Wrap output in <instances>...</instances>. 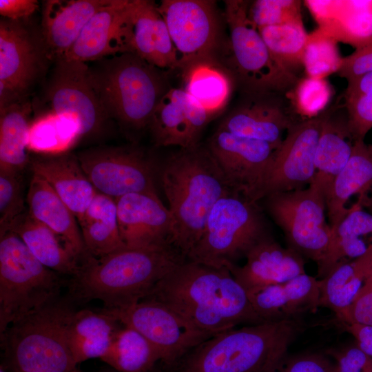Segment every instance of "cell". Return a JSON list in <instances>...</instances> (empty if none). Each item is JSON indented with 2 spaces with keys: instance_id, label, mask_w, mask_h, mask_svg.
Returning a JSON list of instances; mask_svg holds the SVG:
<instances>
[{
  "instance_id": "obj_1",
  "label": "cell",
  "mask_w": 372,
  "mask_h": 372,
  "mask_svg": "<svg viewBox=\"0 0 372 372\" xmlns=\"http://www.w3.org/2000/svg\"><path fill=\"white\" fill-rule=\"evenodd\" d=\"M143 300L164 304L192 327L209 335L240 324L265 322L227 268L187 260L163 277Z\"/></svg>"
},
{
  "instance_id": "obj_2",
  "label": "cell",
  "mask_w": 372,
  "mask_h": 372,
  "mask_svg": "<svg viewBox=\"0 0 372 372\" xmlns=\"http://www.w3.org/2000/svg\"><path fill=\"white\" fill-rule=\"evenodd\" d=\"M186 260L174 247H127L101 258L87 256L68 283L74 303L93 300L105 309L145 298L168 273Z\"/></svg>"
},
{
  "instance_id": "obj_3",
  "label": "cell",
  "mask_w": 372,
  "mask_h": 372,
  "mask_svg": "<svg viewBox=\"0 0 372 372\" xmlns=\"http://www.w3.org/2000/svg\"><path fill=\"white\" fill-rule=\"evenodd\" d=\"M158 180L174 219L172 245L187 260L214 205L233 191L207 147L199 143L159 164Z\"/></svg>"
},
{
  "instance_id": "obj_4",
  "label": "cell",
  "mask_w": 372,
  "mask_h": 372,
  "mask_svg": "<svg viewBox=\"0 0 372 372\" xmlns=\"http://www.w3.org/2000/svg\"><path fill=\"white\" fill-rule=\"evenodd\" d=\"M302 319L232 328L200 343L165 372H273L305 330Z\"/></svg>"
},
{
  "instance_id": "obj_5",
  "label": "cell",
  "mask_w": 372,
  "mask_h": 372,
  "mask_svg": "<svg viewBox=\"0 0 372 372\" xmlns=\"http://www.w3.org/2000/svg\"><path fill=\"white\" fill-rule=\"evenodd\" d=\"M94 62L89 66L91 81L109 118L127 130L148 127L169 90L163 70L130 52Z\"/></svg>"
},
{
  "instance_id": "obj_6",
  "label": "cell",
  "mask_w": 372,
  "mask_h": 372,
  "mask_svg": "<svg viewBox=\"0 0 372 372\" xmlns=\"http://www.w3.org/2000/svg\"><path fill=\"white\" fill-rule=\"evenodd\" d=\"M61 298L10 324L0 334L7 366L14 372H68L76 368L67 337L76 310Z\"/></svg>"
},
{
  "instance_id": "obj_7",
  "label": "cell",
  "mask_w": 372,
  "mask_h": 372,
  "mask_svg": "<svg viewBox=\"0 0 372 372\" xmlns=\"http://www.w3.org/2000/svg\"><path fill=\"white\" fill-rule=\"evenodd\" d=\"M65 285L62 275L40 262L16 233L0 234V334L58 299Z\"/></svg>"
},
{
  "instance_id": "obj_8",
  "label": "cell",
  "mask_w": 372,
  "mask_h": 372,
  "mask_svg": "<svg viewBox=\"0 0 372 372\" xmlns=\"http://www.w3.org/2000/svg\"><path fill=\"white\" fill-rule=\"evenodd\" d=\"M267 236L256 203L232 192L220 198L210 211L187 260L228 269Z\"/></svg>"
},
{
  "instance_id": "obj_9",
  "label": "cell",
  "mask_w": 372,
  "mask_h": 372,
  "mask_svg": "<svg viewBox=\"0 0 372 372\" xmlns=\"http://www.w3.org/2000/svg\"><path fill=\"white\" fill-rule=\"evenodd\" d=\"M249 1H225L224 19L236 76L249 94H277L296 86L299 79L272 57L256 25L248 17Z\"/></svg>"
},
{
  "instance_id": "obj_10",
  "label": "cell",
  "mask_w": 372,
  "mask_h": 372,
  "mask_svg": "<svg viewBox=\"0 0 372 372\" xmlns=\"http://www.w3.org/2000/svg\"><path fill=\"white\" fill-rule=\"evenodd\" d=\"M267 209L282 229L291 248L319 265L332 236L325 218L324 192L314 183L306 189L271 194L266 197Z\"/></svg>"
},
{
  "instance_id": "obj_11",
  "label": "cell",
  "mask_w": 372,
  "mask_h": 372,
  "mask_svg": "<svg viewBox=\"0 0 372 372\" xmlns=\"http://www.w3.org/2000/svg\"><path fill=\"white\" fill-rule=\"evenodd\" d=\"M96 190L114 200L124 195L155 193L159 164L136 146L95 147L76 154Z\"/></svg>"
},
{
  "instance_id": "obj_12",
  "label": "cell",
  "mask_w": 372,
  "mask_h": 372,
  "mask_svg": "<svg viewBox=\"0 0 372 372\" xmlns=\"http://www.w3.org/2000/svg\"><path fill=\"white\" fill-rule=\"evenodd\" d=\"M157 8L164 19L182 72L203 61H217L222 43L221 19L216 1L162 0Z\"/></svg>"
},
{
  "instance_id": "obj_13",
  "label": "cell",
  "mask_w": 372,
  "mask_h": 372,
  "mask_svg": "<svg viewBox=\"0 0 372 372\" xmlns=\"http://www.w3.org/2000/svg\"><path fill=\"white\" fill-rule=\"evenodd\" d=\"M54 63L45 91L48 111L77 122L81 138L102 137L110 118L93 87L89 65L64 59Z\"/></svg>"
},
{
  "instance_id": "obj_14",
  "label": "cell",
  "mask_w": 372,
  "mask_h": 372,
  "mask_svg": "<svg viewBox=\"0 0 372 372\" xmlns=\"http://www.w3.org/2000/svg\"><path fill=\"white\" fill-rule=\"evenodd\" d=\"M50 61L41 35L25 21H0V110L26 99Z\"/></svg>"
},
{
  "instance_id": "obj_15",
  "label": "cell",
  "mask_w": 372,
  "mask_h": 372,
  "mask_svg": "<svg viewBox=\"0 0 372 372\" xmlns=\"http://www.w3.org/2000/svg\"><path fill=\"white\" fill-rule=\"evenodd\" d=\"M102 310L143 335L159 352L160 364L165 369L212 336L194 329L172 310L154 300H143L124 308Z\"/></svg>"
},
{
  "instance_id": "obj_16",
  "label": "cell",
  "mask_w": 372,
  "mask_h": 372,
  "mask_svg": "<svg viewBox=\"0 0 372 372\" xmlns=\"http://www.w3.org/2000/svg\"><path fill=\"white\" fill-rule=\"evenodd\" d=\"M330 115L331 112H325L289 127L274 152L259 200L273 194L302 189L312 182L317 145Z\"/></svg>"
},
{
  "instance_id": "obj_17",
  "label": "cell",
  "mask_w": 372,
  "mask_h": 372,
  "mask_svg": "<svg viewBox=\"0 0 372 372\" xmlns=\"http://www.w3.org/2000/svg\"><path fill=\"white\" fill-rule=\"evenodd\" d=\"M207 147L230 189L250 201L259 200L276 149L266 142L220 127L210 137Z\"/></svg>"
},
{
  "instance_id": "obj_18",
  "label": "cell",
  "mask_w": 372,
  "mask_h": 372,
  "mask_svg": "<svg viewBox=\"0 0 372 372\" xmlns=\"http://www.w3.org/2000/svg\"><path fill=\"white\" fill-rule=\"evenodd\" d=\"M116 54L130 52L161 69L178 68L176 52L157 3L129 0L119 23Z\"/></svg>"
},
{
  "instance_id": "obj_19",
  "label": "cell",
  "mask_w": 372,
  "mask_h": 372,
  "mask_svg": "<svg viewBox=\"0 0 372 372\" xmlns=\"http://www.w3.org/2000/svg\"><path fill=\"white\" fill-rule=\"evenodd\" d=\"M115 201L119 232L125 247L172 246L174 219L157 194L131 193Z\"/></svg>"
},
{
  "instance_id": "obj_20",
  "label": "cell",
  "mask_w": 372,
  "mask_h": 372,
  "mask_svg": "<svg viewBox=\"0 0 372 372\" xmlns=\"http://www.w3.org/2000/svg\"><path fill=\"white\" fill-rule=\"evenodd\" d=\"M214 116L183 88H170L156 105L148 127L155 146L189 148L199 143Z\"/></svg>"
},
{
  "instance_id": "obj_21",
  "label": "cell",
  "mask_w": 372,
  "mask_h": 372,
  "mask_svg": "<svg viewBox=\"0 0 372 372\" xmlns=\"http://www.w3.org/2000/svg\"><path fill=\"white\" fill-rule=\"evenodd\" d=\"M245 258L244 265L234 264L228 269L247 292L306 273L302 256L291 247H282L269 236L258 242Z\"/></svg>"
},
{
  "instance_id": "obj_22",
  "label": "cell",
  "mask_w": 372,
  "mask_h": 372,
  "mask_svg": "<svg viewBox=\"0 0 372 372\" xmlns=\"http://www.w3.org/2000/svg\"><path fill=\"white\" fill-rule=\"evenodd\" d=\"M231 110L218 127L232 134L266 142L277 149L285 130L293 124L276 94H250Z\"/></svg>"
},
{
  "instance_id": "obj_23",
  "label": "cell",
  "mask_w": 372,
  "mask_h": 372,
  "mask_svg": "<svg viewBox=\"0 0 372 372\" xmlns=\"http://www.w3.org/2000/svg\"><path fill=\"white\" fill-rule=\"evenodd\" d=\"M247 293L254 311L265 322L302 319L320 307V280L307 273Z\"/></svg>"
},
{
  "instance_id": "obj_24",
  "label": "cell",
  "mask_w": 372,
  "mask_h": 372,
  "mask_svg": "<svg viewBox=\"0 0 372 372\" xmlns=\"http://www.w3.org/2000/svg\"><path fill=\"white\" fill-rule=\"evenodd\" d=\"M110 0H48L41 33L50 61L63 59L92 17Z\"/></svg>"
},
{
  "instance_id": "obj_25",
  "label": "cell",
  "mask_w": 372,
  "mask_h": 372,
  "mask_svg": "<svg viewBox=\"0 0 372 372\" xmlns=\"http://www.w3.org/2000/svg\"><path fill=\"white\" fill-rule=\"evenodd\" d=\"M32 174L46 181L76 216L78 222L97 191L88 180L77 155L66 152L30 158Z\"/></svg>"
},
{
  "instance_id": "obj_26",
  "label": "cell",
  "mask_w": 372,
  "mask_h": 372,
  "mask_svg": "<svg viewBox=\"0 0 372 372\" xmlns=\"http://www.w3.org/2000/svg\"><path fill=\"white\" fill-rule=\"evenodd\" d=\"M26 203L30 216L59 236L81 262L88 256L76 216L48 183L34 174Z\"/></svg>"
},
{
  "instance_id": "obj_27",
  "label": "cell",
  "mask_w": 372,
  "mask_h": 372,
  "mask_svg": "<svg viewBox=\"0 0 372 372\" xmlns=\"http://www.w3.org/2000/svg\"><path fill=\"white\" fill-rule=\"evenodd\" d=\"M372 187V145L364 140L353 142L352 153L344 167L330 186L326 196V209L331 229L335 228L350 211L349 199L362 196Z\"/></svg>"
},
{
  "instance_id": "obj_28",
  "label": "cell",
  "mask_w": 372,
  "mask_h": 372,
  "mask_svg": "<svg viewBox=\"0 0 372 372\" xmlns=\"http://www.w3.org/2000/svg\"><path fill=\"white\" fill-rule=\"evenodd\" d=\"M123 326L103 310H75L67 329L68 343L77 364L92 358H101Z\"/></svg>"
},
{
  "instance_id": "obj_29",
  "label": "cell",
  "mask_w": 372,
  "mask_h": 372,
  "mask_svg": "<svg viewBox=\"0 0 372 372\" xmlns=\"http://www.w3.org/2000/svg\"><path fill=\"white\" fill-rule=\"evenodd\" d=\"M128 1L110 0L96 12L63 59L86 63L116 55L117 31Z\"/></svg>"
},
{
  "instance_id": "obj_30",
  "label": "cell",
  "mask_w": 372,
  "mask_h": 372,
  "mask_svg": "<svg viewBox=\"0 0 372 372\" xmlns=\"http://www.w3.org/2000/svg\"><path fill=\"white\" fill-rule=\"evenodd\" d=\"M8 230L16 233L34 257L48 268L71 277L78 272L81 263L79 258L51 229L32 217L28 209Z\"/></svg>"
},
{
  "instance_id": "obj_31",
  "label": "cell",
  "mask_w": 372,
  "mask_h": 372,
  "mask_svg": "<svg viewBox=\"0 0 372 372\" xmlns=\"http://www.w3.org/2000/svg\"><path fill=\"white\" fill-rule=\"evenodd\" d=\"M78 223L87 255L101 258L125 247L114 198L97 192Z\"/></svg>"
},
{
  "instance_id": "obj_32",
  "label": "cell",
  "mask_w": 372,
  "mask_h": 372,
  "mask_svg": "<svg viewBox=\"0 0 372 372\" xmlns=\"http://www.w3.org/2000/svg\"><path fill=\"white\" fill-rule=\"evenodd\" d=\"M372 274V243L361 256L339 263L320 280V307L338 316L354 300Z\"/></svg>"
},
{
  "instance_id": "obj_33",
  "label": "cell",
  "mask_w": 372,
  "mask_h": 372,
  "mask_svg": "<svg viewBox=\"0 0 372 372\" xmlns=\"http://www.w3.org/2000/svg\"><path fill=\"white\" fill-rule=\"evenodd\" d=\"M32 110L27 99L0 110V167L23 172L29 166L28 137Z\"/></svg>"
},
{
  "instance_id": "obj_34",
  "label": "cell",
  "mask_w": 372,
  "mask_h": 372,
  "mask_svg": "<svg viewBox=\"0 0 372 372\" xmlns=\"http://www.w3.org/2000/svg\"><path fill=\"white\" fill-rule=\"evenodd\" d=\"M319 28L355 48L372 39V1H330Z\"/></svg>"
},
{
  "instance_id": "obj_35",
  "label": "cell",
  "mask_w": 372,
  "mask_h": 372,
  "mask_svg": "<svg viewBox=\"0 0 372 372\" xmlns=\"http://www.w3.org/2000/svg\"><path fill=\"white\" fill-rule=\"evenodd\" d=\"M188 94L212 115L219 113L229 101L232 81L218 61L197 62L183 71Z\"/></svg>"
},
{
  "instance_id": "obj_36",
  "label": "cell",
  "mask_w": 372,
  "mask_h": 372,
  "mask_svg": "<svg viewBox=\"0 0 372 372\" xmlns=\"http://www.w3.org/2000/svg\"><path fill=\"white\" fill-rule=\"evenodd\" d=\"M351 137L345 124L335 122L330 116L324 124L315 154L316 174L311 183L324 192L325 196L333 180L344 167L352 153Z\"/></svg>"
},
{
  "instance_id": "obj_37",
  "label": "cell",
  "mask_w": 372,
  "mask_h": 372,
  "mask_svg": "<svg viewBox=\"0 0 372 372\" xmlns=\"http://www.w3.org/2000/svg\"><path fill=\"white\" fill-rule=\"evenodd\" d=\"M101 359L118 372H147L161 361L159 352L143 335L123 325Z\"/></svg>"
},
{
  "instance_id": "obj_38",
  "label": "cell",
  "mask_w": 372,
  "mask_h": 372,
  "mask_svg": "<svg viewBox=\"0 0 372 372\" xmlns=\"http://www.w3.org/2000/svg\"><path fill=\"white\" fill-rule=\"evenodd\" d=\"M80 139L77 122L47 111L32 119L28 148L37 154H60L69 152Z\"/></svg>"
},
{
  "instance_id": "obj_39",
  "label": "cell",
  "mask_w": 372,
  "mask_h": 372,
  "mask_svg": "<svg viewBox=\"0 0 372 372\" xmlns=\"http://www.w3.org/2000/svg\"><path fill=\"white\" fill-rule=\"evenodd\" d=\"M258 30L274 60L286 71L297 76L296 72L304 68L308 38L302 19Z\"/></svg>"
},
{
  "instance_id": "obj_40",
  "label": "cell",
  "mask_w": 372,
  "mask_h": 372,
  "mask_svg": "<svg viewBox=\"0 0 372 372\" xmlns=\"http://www.w3.org/2000/svg\"><path fill=\"white\" fill-rule=\"evenodd\" d=\"M337 41L318 28L308 34L304 54V68L307 77L324 79L338 72L342 59Z\"/></svg>"
},
{
  "instance_id": "obj_41",
  "label": "cell",
  "mask_w": 372,
  "mask_h": 372,
  "mask_svg": "<svg viewBox=\"0 0 372 372\" xmlns=\"http://www.w3.org/2000/svg\"><path fill=\"white\" fill-rule=\"evenodd\" d=\"M22 172L0 167V234L26 209Z\"/></svg>"
},
{
  "instance_id": "obj_42",
  "label": "cell",
  "mask_w": 372,
  "mask_h": 372,
  "mask_svg": "<svg viewBox=\"0 0 372 372\" xmlns=\"http://www.w3.org/2000/svg\"><path fill=\"white\" fill-rule=\"evenodd\" d=\"M301 1L256 0L249 3L248 17L259 29L302 20Z\"/></svg>"
},
{
  "instance_id": "obj_43",
  "label": "cell",
  "mask_w": 372,
  "mask_h": 372,
  "mask_svg": "<svg viewBox=\"0 0 372 372\" xmlns=\"http://www.w3.org/2000/svg\"><path fill=\"white\" fill-rule=\"evenodd\" d=\"M294 102L297 111L314 118L326 107L331 97V87L324 79L307 77L295 86Z\"/></svg>"
},
{
  "instance_id": "obj_44",
  "label": "cell",
  "mask_w": 372,
  "mask_h": 372,
  "mask_svg": "<svg viewBox=\"0 0 372 372\" xmlns=\"http://www.w3.org/2000/svg\"><path fill=\"white\" fill-rule=\"evenodd\" d=\"M347 126L355 141L364 140L372 128V94L346 97Z\"/></svg>"
},
{
  "instance_id": "obj_45",
  "label": "cell",
  "mask_w": 372,
  "mask_h": 372,
  "mask_svg": "<svg viewBox=\"0 0 372 372\" xmlns=\"http://www.w3.org/2000/svg\"><path fill=\"white\" fill-rule=\"evenodd\" d=\"M336 317L340 323L372 327V274L352 303Z\"/></svg>"
},
{
  "instance_id": "obj_46",
  "label": "cell",
  "mask_w": 372,
  "mask_h": 372,
  "mask_svg": "<svg viewBox=\"0 0 372 372\" xmlns=\"http://www.w3.org/2000/svg\"><path fill=\"white\" fill-rule=\"evenodd\" d=\"M372 71V39L342 59L338 74L350 81Z\"/></svg>"
},
{
  "instance_id": "obj_47",
  "label": "cell",
  "mask_w": 372,
  "mask_h": 372,
  "mask_svg": "<svg viewBox=\"0 0 372 372\" xmlns=\"http://www.w3.org/2000/svg\"><path fill=\"white\" fill-rule=\"evenodd\" d=\"M335 372H372V358L355 345L336 355Z\"/></svg>"
},
{
  "instance_id": "obj_48",
  "label": "cell",
  "mask_w": 372,
  "mask_h": 372,
  "mask_svg": "<svg viewBox=\"0 0 372 372\" xmlns=\"http://www.w3.org/2000/svg\"><path fill=\"white\" fill-rule=\"evenodd\" d=\"M284 372H335L329 362L316 355H304L283 364Z\"/></svg>"
},
{
  "instance_id": "obj_49",
  "label": "cell",
  "mask_w": 372,
  "mask_h": 372,
  "mask_svg": "<svg viewBox=\"0 0 372 372\" xmlns=\"http://www.w3.org/2000/svg\"><path fill=\"white\" fill-rule=\"evenodd\" d=\"M39 8L36 0H0V14L12 21L27 20Z\"/></svg>"
},
{
  "instance_id": "obj_50",
  "label": "cell",
  "mask_w": 372,
  "mask_h": 372,
  "mask_svg": "<svg viewBox=\"0 0 372 372\" xmlns=\"http://www.w3.org/2000/svg\"><path fill=\"white\" fill-rule=\"evenodd\" d=\"M340 324L344 330L353 335L357 347L372 358V327L357 323Z\"/></svg>"
},
{
  "instance_id": "obj_51",
  "label": "cell",
  "mask_w": 372,
  "mask_h": 372,
  "mask_svg": "<svg viewBox=\"0 0 372 372\" xmlns=\"http://www.w3.org/2000/svg\"><path fill=\"white\" fill-rule=\"evenodd\" d=\"M368 94H372V71L348 81L345 97Z\"/></svg>"
},
{
  "instance_id": "obj_52",
  "label": "cell",
  "mask_w": 372,
  "mask_h": 372,
  "mask_svg": "<svg viewBox=\"0 0 372 372\" xmlns=\"http://www.w3.org/2000/svg\"><path fill=\"white\" fill-rule=\"evenodd\" d=\"M147 372H165V371L159 363L155 367H154L152 369L149 370Z\"/></svg>"
},
{
  "instance_id": "obj_53",
  "label": "cell",
  "mask_w": 372,
  "mask_h": 372,
  "mask_svg": "<svg viewBox=\"0 0 372 372\" xmlns=\"http://www.w3.org/2000/svg\"><path fill=\"white\" fill-rule=\"evenodd\" d=\"M0 372H6L5 367L3 365H1Z\"/></svg>"
},
{
  "instance_id": "obj_54",
  "label": "cell",
  "mask_w": 372,
  "mask_h": 372,
  "mask_svg": "<svg viewBox=\"0 0 372 372\" xmlns=\"http://www.w3.org/2000/svg\"><path fill=\"white\" fill-rule=\"evenodd\" d=\"M68 372H80V371H79L78 370H76V369L75 368V369H72V370H71V371H68Z\"/></svg>"
},
{
  "instance_id": "obj_55",
  "label": "cell",
  "mask_w": 372,
  "mask_h": 372,
  "mask_svg": "<svg viewBox=\"0 0 372 372\" xmlns=\"http://www.w3.org/2000/svg\"><path fill=\"white\" fill-rule=\"evenodd\" d=\"M103 372H118V371H116L115 370H108V371H104Z\"/></svg>"
},
{
  "instance_id": "obj_56",
  "label": "cell",
  "mask_w": 372,
  "mask_h": 372,
  "mask_svg": "<svg viewBox=\"0 0 372 372\" xmlns=\"http://www.w3.org/2000/svg\"></svg>"
}]
</instances>
